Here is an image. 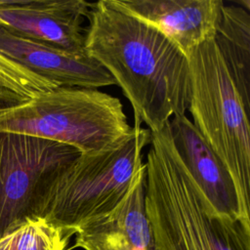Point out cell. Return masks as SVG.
I'll use <instances>...</instances> for the list:
<instances>
[{
	"mask_svg": "<svg viewBox=\"0 0 250 250\" xmlns=\"http://www.w3.org/2000/svg\"><path fill=\"white\" fill-rule=\"evenodd\" d=\"M85 53L121 88L135 123L151 133L188 110L191 98L188 58L162 33L116 7L112 0L91 3Z\"/></svg>",
	"mask_w": 250,
	"mask_h": 250,
	"instance_id": "1",
	"label": "cell"
},
{
	"mask_svg": "<svg viewBox=\"0 0 250 250\" xmlns=\"http://www.w3.org/2000/svg\"><path fill=\"white\" fill-rule=\"evenodd\" d=\"M150 144L146 211L155 250H250V227L209 209L173 147L167 124L151 133Z\"/></svg>",
	"mask_w": 250,
	"mask_h": 250,
	"instance_id": "2",
	"label": "cell"
},
{
	"mask_svg": "<svg viewBox=\"0 0 250 250\" xmlns=\"http://www.w3.org/2000/svg\"><path fill=\"white\" fill-rule=\"evenodd\" d=\"M130 130L120 100L98 89L57 87L24 103L0 107V132L55 141L80 153L105 149Z\"/></svg>",
	"mask_w": 250,
	"mask_h": 250,
	"instance_id": "3",
	"label": "cell"
},
{
	"mask_svg": "<svg viewBox=\"0 0 250 250\" xmlns=\"http://www.w3.org/2000/svg\"><path fill=\"white\" fill-rule=\"evenodd\" d=\"M187 58L191 122L229 170L242 213L250 220L249 113L213 39L191 50Z\"/></svg>",
	"mask_w": 250,
	"mask_h": 250,
	"instance_id": "4",
	"label": "cell"
},
{
	"mask_svg": "<svg viewBox=\"0 0 250 250\" xmlns=\"http://www.w3.org/2000/svg\"><path fill=\"white\" fill-rule=\"evenodd\" d=\"M151 133L135 123L115 145L81 153L57 184L45 220L74 234L79 226L104 216L125 198L142 167Z\"/></svg>",
	"mask_w": 250,
	"mask_h": 250,
	"instance_id": "5",
	"label": "cell"
},
{
	"mask_svg": "<svg viewBox=\"0 0 250 250\" xmlns=\"http://www.w3.org/2000/svg\"><path fill=\"white\" fill-rule=\"evenodd\" d=\"M80 154L55 141L0 132V239L45 219L57 184Z\"/></svg>",
	"mask_w": 250,
	"mask_h": 250,
	"instance_id": "6",
	"label": "cell"
},
{
	"mask_svg": "<svg viewBox=\"0 0 250 250\" xmlns=\"http://www.w3.org/2000/svg\"><path fill=\"white\" fill-rule=\"evenodd\" d=\"M91 3L84 0H0V26L72 54L85 53Z\"/></svg>",
	"mask_w": 250,
	"mask_h": 250,
	"instance_id": "7",
	"label": "cell"
},
{
	"mask_svg": "<svg viewBox=\"0 0 250 250\" xmlns=\"http://www.w3.org/2000/svg\"><path fill=\"white\" fill-rule=\"evenodd\" d=\"M167 127L176 153L209 209L222 218L250 227L229 170L191 120L186 114L175 115Z\"/></svg>",
	"mask_w": 250,
	"mask_h": 250,
	"instance_id": "8",
	"label": "cell"
},
{
	"mask_svg": "<svg viewBox=\"0 0 250 250\" xmlns=\"http://www.w3.org/2000/svg\"><path fill=\"white\" fill-rule=\"evenodd\" d=\"M120 10L155 28L186 57L214 38L222 0H112Z\"/></svg>",
	"mask_w": 250,
	"mask_h": 250,
	"instance_id": "9",
	"label": "cell"
},
{
	"mask_svg": "<svg viewBox=\"0 0 250 250\" xmlns=\"http://www.w3.org/2000/svg\"><path fill=\"white\" fill-rule=\"evenodd\" d=\"M0 52L60 87L98 89L116 84L111 75L87 54H72L2 26Z\"/></svg>",
	"mask_w": 250,
	"mask_h": 250,
	"instance_id": "10",
	"label": "cell"
},
{
	"mask_svg": "<svg viewBox=\"0 0 250 250\" xmlns=\"http://www.w3.org/2000/svg\"><path fill=\"white\" fill-rule=\"evenodd\" d=\"M74 234V246L84 250H155L146 211V164L115 209L79 226Z\"/></svg>",
	"mask_w": 250,
	"mask_h": 250,
	"instance_id": "11",
	"label": "cell"
},
{
	"mask_svg": "<svg viewBox=\"0 0 250 250\" xmlns=\"http://www.w3.org/2000/svg\"><path fill=\"white\" fill-rule=\"evenodd\" d=\"M229 74L250 112V14L243 6L223 4L213 38Z\"/></svg>",
	"mask_w": 250,
	"mask_h": 250,
	"instance_id": "12",
	"label": "cell"
},
{
	"mask_svg": "<svg viewBox=\"0 0 250 250\" xmlns=\"http://www.w3.org/2000/svg\"><path fill=\"white\" fill-rule=\"evenodd\" d=\"M57 87L0 52V107L24 103Z\"/></svg>",
	"mask_w": 250,
	"mask_h": 250,
	"instance_id": "13",
	"label": "cell"
},
{
	"mask_svg": "<svg viewBox=\"0 0 250 250\" xmlns=\"http://www.w3.org/2000/svg\"><path fill=\"white\" fill-rule=\"evenodd\" d=\"M72 234L45 219L28 221L0 239V250H64Z\"/></svg>",
	"mask_w": 250,
	"mask_h": 250,
	"instance_id": "14",
	"label": "cell"
}]
</instances>
